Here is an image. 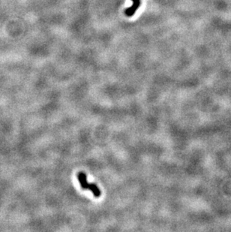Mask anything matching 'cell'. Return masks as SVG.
Instances as JSON below:
<instances>
[{
  "label": "cell",
  "mask_w": 231,
  "mask_h": 232,
  "mask_svg": "<svg viewBox=\"0 0 231 232\" xmlns=\"http://www.w3.org/2000/svg\"><path fill=\"white\" fill-rule=\"evenodd\" d=\"M77 179L78 181L80 182L81 187H82L83 189H89V191H91L95 198H99V197L101 196V192L100 189L95 183H89L88 181H87L86 174L85 173H83V172H80L77 174Z\"/></svg>",
  "instance_id": "obj_1"
},
{
  "label": "cell",
  "mask_w": 231,
  "mask_h": 232,
  "mask_svg": "<svg viewBox=\"0 0 231 232\" xmlns=\"http://www.w3.org/2000/svg\"><path fill=\"white\" fill-rule=\"evenodd\" d=\"M131 1L133 2L132 5L130 8H128L125 9V14L128 17L133 16L135 14L137 8L140 6V0H131Z\"/></svg>",
  "instance_id": "obj_2"
}]
</instances>
